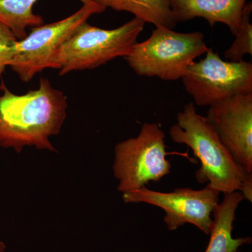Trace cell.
<instances>
[{"label":"cell","instance_id":"cell-1","mask_svg":"<svg viewBox=\"0 0 252 252\" xmlns=\"http://www.w3.org/2000/svg\"><path fill=\"white\" fill-rule=\"evenodd\" d=\"M68 107L67 97L42 77L39 88L27 94H13L0 84V147L18 154L26 147L58 152L50 141L61 132Z\"/></svg>","mask_w":252,"mask_h":252},{"label":"cell","instance_id":"cell-15","mask_svg":"<svg viewBox=\"0 0 252 252\" xmlns=\"http://www.w3.org/2000/svg\"><path fill=\"white\" fill-rule=\"evenodd\" d=\"M18 39L9 28L0 22V75L14 57Z\"/></svg>","mask_w":252,"mask_h":252},{"label":"cell","instance_id":"cell-4","mask_svg":"<svg viewBox=\"0 0 252 252\" xmlns=\"http://www.w3.org/2000/svg\"><path fill=\"white\" fill-rule=\"evenodd\" d=\"M207 49L200 32H177L160 26L147 40L137 43L125 59L141 77L176 81L182 79L187 67Z\"/></svg>","mask_w":252,"mask_h":252},{"label":"cell","instance_id":"cell-13","mask_svg":"<svg viewBox=\"0 0 252 252\" xmlns=\"http://www.w3.org/2000/svg\"><path fill=\"white\" fill-rule=\"evenodd\" d=\"M38 0H0V22L9 28L18 40L27 36L28 27L44 24V20L33 12ZM83 4L90 0H80Z\"/></svg>","mask_w":252,"mask_h":252},{"label":"cell","instance_id":"cell-6","mask_svg":"<svg viewBox=\"0 0 252 252\" xmlns=\"http://www.w3.org/2000/svg\"><path fill=\"white\" fill-rule=\"evenodd\" d=\"M105 9L90 0L77 12L61 21L32 28L26 37L16 42L9 67L23 82L32 80L48 68L55 69V56L60 46L91 16Z\"/></svg>","mask_w":252,"mask_h":252},{"label":"cell","instance_id":"cell-5","mask_svg":"<svg viewBox=\"0 0 252 252\" xmlns=\"http://www.w3.org/2000/svg\"><path fill=\"white\" fill-rule=\"evenodd\" d=\"M165 135L157 123H144L137 137L119 142L114 147L113 171L119 181L118 190L125 193L159 182L169 175Z\"/></svg>","mask_w":252,"mask_h":252},{"label":"cell","instance_id":"cell-17","mask_svg":"<svg viewBox=\"0 0 252 252\" xmlns=\"http://www.w3.org/2000/svg\"><path fill=\"white\" fill-rule=\"evenodd\" d=\"M5 250H6V245L4 242L0 240V252H4Z\"/></svg>","mask_w":252,"mask_h":252},{"label":"cell","instance_id":"cell-3","mask_svg":"<svg viewBox=\"0 0 252 252\" xmlns=\"http://www.w3.org/2000/svg\"><path fill=\"white\" fill-rule=\"evenodd\" d=\"M145 23L137 18L114 30L83 23L60 46L55 56V69L64 75L73 71L94 69L130 54L143 31Z\"/></svg>","mask_w":252,"mask_h":252},{"label":"cell","instance_id":"cell-12","mask_svg":"<svg viewBox=\"0 0 252 252\" xmlns=\"http://www.w3.org/2000/svg\"><path fill=\"white\" fill-rule=\"evenodd\" d=\"M96 4L117 11H127L156 27L174 29L177 23L169 0H93Z\"/></svg>","mask_w":252,"mask_h":252},{"label":"cell","instance_id":"cell-7","mask_svg":"<svg viewBox=\"0 0 252 252\" xmlns=\"http://www.w3.org/2000/svg\"><path fill=\"white\" fill-rule=\"evenodd\" d=\"M199 62L193 61L182 77L185 90L199 107L213 105L236 95L252 93V63L224 61L207 49Z\"/></svg>","mask_w":252,"mask_h":252},{"label":"cell","instance_id":"cell-11","mask_svg":"<svg viewBox=\"0 0 252 252\" xmlns=\"http://www.w3.org/2000/svg\"><path fill=\"white\" fill-rule=\"evenodd\" d=\"M243 199L240 191L225 193L223 201L214 209L210 241L205 252H238L240 247L252 243L250 237H233L235 212Z\"/></svg>","mask_w":252,"mask_h":252},{"label":"cell","instance_id":"cell-2","mask_svg":"<svg viewBox=\"0 0 252 252\" xmlns=\"http://www.w3.org/2000/svg\"><path fill=\"white\" fill-rule=\"evenodd\" d=\"M169 134L173 142L191 149L200 160L201 166L195 172L199 183H208L220 193H230L240 191L252 176L235 161L207 118L197 113L193 102L177 114V123Z\"/></svg>","mask_w":252,"mask_h":252},{"label":"cell","instance_id":"cell-10","mask_svg":"<svg viewBox=\"0 0 252 252\" xmlns=\"http://www.w3.org/2000/svg\"><path fill=\"white\" fill-rule=\"evenodd\" d=\"M177 23L203 18L211 27L223 23L235 35L241 24L246 0H169Z\"/></svg>","mask_w":252,"mask_h":252},{"label":"cell","instance_id":"cell-8","mask_svg":"<svg viewBox=\"0 0 252 252\" xmlns=\"http://www.w3.org/2000/svg\"><path fill=\"white\" fill-rule=\"evenodd\" d=\"M220 192L207 185L201 190L180 188L169 193L150 190L146 187L123 193L126 203H144L162 209L167 229L175 230L186 223L195 225L210 235L212 214L219 204Z\"/></svg>","mask_w":252,"mask_h":252},{"label":"cell","instance_id":"cell-16","mask_svg":"<svg viewBox=\"0 0 252 252\" xmlns=\"http://www.w3.org/2000/svg\"><path fill=\"white\" fill-rule=\"evenodd\" d=\"M240 193L243 195V198L246 199L249 201H252V176L249 177L248 180L245 181L243 187L240 190Z\"/></svg>","mask_w":252,"mask_h":252},{"label":"cell","instance_id":"cell-9","mask_svg":"<svg viewBox=\"0 0 252 252\" xmlns=\"http://www.w3.org/2000/svg\"><path fill=\"white\" fill-rule=\"evenodd\" d=\"M206 118L235 161L252 173V93L210 106Z\"/></svg>","mask_w":252,"mask_h":252},{"label":"cell","instance_id":"cell-14","mask_svg":"<svg viewBox=\"0 0 252 252\" xmlns=\"http://www.w3.org/2000/svg\"><path fill=\"white\" fill-rule=\"evenodd\" d=\"M252 12V2L245 4L242 14L241 24L235 35V41L224 52L225 59L230 62H240L243 61L245 55H252V25L250 23Z\"/></svg>","mask_w":252,"mask_h":252}]
</instances>
